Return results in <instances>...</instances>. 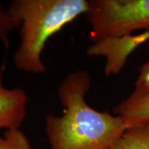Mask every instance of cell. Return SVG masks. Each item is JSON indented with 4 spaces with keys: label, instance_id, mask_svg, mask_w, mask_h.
<instances>
[{
    "label": "cell",
    "instance_id": "6da1fadb",
    "mask_svg": "<svg viewBox=\"0 0 149 149\" xmlns=\"http://www.w3.org/2000/svg\"><path fill=\"white\" fill-rule=\"evenodd\" d=\"M91 86V75L84 70L70 73L60 84L63 114L45 117L51 149H110L127 128L120 116L88 104L85 95Z\"/></svg>",
    "mask_w": 149,
    "mask_h": 149
},
{
    "label": "cell",
    "instance_id": "7a4b0ae2",
    "mask_svg": "<svg viewBox=\"0 0 149 149\" xmlns=\"http://www.w3.org/2000/svg\"><path fill=\"white\" fill-rule=\"evenodd\" d=\"M86 0H13L8 12L20 22V42L13 61L17 69L46 71L42 56L48 40L88 9Z\"/></svg>",
    "mask_w": 149,
    "mask_h": 149
},
{
    "label": "cell",
    "instance_id": "3957f363",
    "mask_svg": "<svg viewBox=\"0 0 149 149\" xmlns=\"http://www.w3.org/2000/svg\"><path fill=\"white\" fill-rule=\"evenodd\" d=\"M85 17L93 42L121 39L149 31V0H90Z\"/></svg>",
    "mask_w": 149,
    "mask_h": 149
},
{
    "label": "cell",
    "instance_id": "277c9868",
    "mask_svg": "<svg viewBox=\"0 0 149 149\" xmlns=\"http://www.w3.org/2000/svg\"><path fill=\"white\" fill-rule=\"evenodd\" d=\"M3 70L4 65L0 70V129L21 128L27 117L28 97L22 89L6 88Z\"/></svg>",
    "mask_w": 149,
    "mask_h": 149
},
{
    "label": "cell",
    "instance_id": "5b68a950",
    "mask_svg": "<svg viewBox=\"0 0 149 149\" xmlns=\"http://www.w3.org/2000/svg\"><path fill=\"white\" fill-rule=\"evenodd\" d=\"M126 128L149 124V85H135V90L113 109Z\"/></svg>",
    "mask_w": 149,
    "mask_h": 149
},
{
    "label": "cell",
    "instance_id": "8992f818",
    "mask_svg": "<svg viewBox=\"0 0 149 149\" xmlns=\"http://www.w3.org/2000/svg\"><path fill=\"white\" fill-rule=\"evenodd\" d=\"M110 149H149V124L127 128Z\"/></svg>",
    "mask_w": 149,
    "mask_h": 149
},
{
    "label": "cell",
    "instance_id": "52a82bcc",
    "mask_svg": "<svg viewBox=\"0 0 149 149\" xmlns=\"http://www.w3.org/2000/svg\"><path fill=\"white\" fill-rule=\"evenodd\" d=\"M0 149H34L21 128H10L0 136Z\"/></svg>",
    "mask_w": 149,
    "mask_h": 149
},
{
    "label": "cell",
    "instance_id": "ba28073f",
    "mask_svg": "<svg viewBox=\"0 0 149 149\" xmlns=\"http://www.w3.org/2000/svg\"><path fill=\"white\" fill-rule=\"evenodd\" d=\"M20 27V22L0 6V41L8 47L9 36L13 30Z\"/></svg>",
    "mask_w": 149,
    "mask_h": 149
},
{
    "label": "cell",
    "instance_id": "9c48e42d",
    "mask_svg": "<svg viewBox=\"0 0 149 149\" xmlns=\"http://www.w3.org/2000/svg\"><path fill=\"white\" fill-rule=\"evenodd\" d=\"M149 85V61L139 68V74L135 82V85Z\"/></svg>",
    "mask_w": 149,
    "mask_h": 149
}]
</instances>
